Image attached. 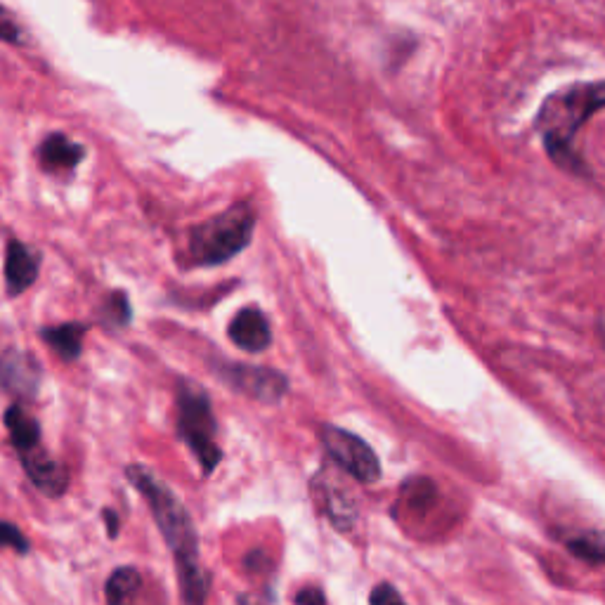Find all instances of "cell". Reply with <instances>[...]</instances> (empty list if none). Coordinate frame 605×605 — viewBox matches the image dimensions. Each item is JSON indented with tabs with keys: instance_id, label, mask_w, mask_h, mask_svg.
Returning a JSON list of instances; mask_svg holds the SVG:
<instances>
[{
	"instance_id": "obj_3",
	"label": "cell",
	"mask_w": 605,
	"mask_h": 605,
	"mask_svg": "<svg viewBox=\"0 0 605 605\" xmlns=\"http://www.w3.org/2000/svg\"><path fill=\"white\" fill-rule=\"evenodd\" d=\"M178 431L180 438L187 442V447L199 459L206 473H211L218 466L220 447L216 442V419H213L211 402L206 393L190 381L178 383Z\"/></svg>"
},
{
	"instance_id": "obj_20",
	"label": "cell",
	"mask_w": 605,
	"mask_h": 605,
	"mask_svg": "<svg viewBox=\"0 0 605 605\" xmlns=\"http://www.w3.org/2000/svg\"><path fill=\"white\" fill-rule=\"evenodd\" d=\"M596 336L598 341H601V346L605 348V308H601V312H598L596 317Z\"/></svg>"
},
{
	"instance_id": "obj_5",
	"label": "cell",
	"mask_w": 605,
	"mask_h": 605,
	"mask_svg": "<svg viewBox=\"0 0 605 605\" xmlns=\"http://www.w3.org/2000/svg\"><path fill=\"white\" fill-rule=\"evenodd\" d=\"M220 379L230 383L234 390L249 395L253 400L277 402L289 390V381L284 374L272 372L268 367H251V364H220Z\"/></svg>"
},
{
	"instance_id": "obj_17",
	"label": "cell",
	"mask_w": 605,
	"mask_h": 605,
	"mask_svg": "<svg viewBox=\"0 0 605 605\" xmlns=\"http://www.w3.org/2000/svg\"><path fill=\"white\" fill-rule=\"evenodd\" d=\"M369 601H372L374 605L376 603H402V596L395 591L390 584H381V587H376L372 591V596H369Z\"/></svg>"
},
{
	"instance_id": "obj_7",
	"label": "cell",
	"mask_w": 605,
	"mask_h": 605,
	"mask_svg": "<svg viewBox=\"0 0 605 605\" xmlns=\"http://www.w3.org/2000/svg\"><path fill=\"white\" fill-rule=\"evenodd\" d=\"M22 466L29 476L31 483H34L38 490L48 497H60V494L67 492L69 487V473L60 461H55L48 452L41 450V447H34V450L22 452Z\"/></svg>"
},
{
	"instance_id": "obj_13",
	"label": "cell",
	"mask_w": 605,
	"mask_h": 605,
	"mask_svg": "<svg viewBox=\"0 0 605 605\" xmlns=\"http://www.w3.org/2000/svg\"><path fill=\"white\" fill-rule=\"evenodd\" d=\"M140 584H142V577L135 568L114 570L112 575H109L107 587H104V591H107V601L112 605L128 601V598H133L135 594H138Z\"/></svg>"
},
{
	"instance_id": "obj_6",
	"label": "cell",
	"mask_w": 605,
	"mask_h": 605,
	"mask_svg": "<svg viewBox=\"0 0 605 605\" xmlns=\"http://www.w3.org/2000/svg\"><path fill=\"white\" fill-rule=\"evenodd\" d=\"M41 364L31 353L10 348L0 355V388L15 398H34L41 388Z\"/></svg>"
},
{
	"instance_id": "obj_12",
	"label": "cell",
	"mask_w": 605,
	"mask_h": 605,
	"mask_svg": "<svg viewBox=\"0 0 605 605\" xmlns=\"http://www.w3.org/2000/svg\"><path fill=\"white\" fill-rule=\"evenodd\" d=\"M88 334V324L67 322L60 327H48L41 331L43 341L55 350L62 360H76L83 353V336Z\"/></svg>"
},
{
	"instance_id": "obj_11",
	"label": "cell",
	"mask_w": 605,
	"mask_h": 605,
	"mask_svg": "<svg viewBox=\"0 0 605 605\" xmlns=\"http://www.w3.org/2000/svg\"><path fill=\"white\" fill-rule=\"evenodd\" d=\"M5 426H8L12 447L22 454L41 445V426L22 405L5 409Z\"/></svg>"
},
{
	"instance_id": "obj_14",
	"label": "cell",
	"mask_w": 605,
	"mask_h": 605,
	"mask_svg": "<svg viewBox=\"0 0 605 605\" xmlns=\"http://www.w3.org/2000/svg\"><path fill=\"white\" fill-rule=\"evenodd\" d=\"M104 317L116 324V327H126L130 322V303L123 291H114V294L107 298V303H104Z\"/></svg>"
},
{
	"instance_id": "obj_15",
	"label": "cell",
	"mask_w": 605,
	"mask_h": 605,
	"mask_svg": "<svg viewBox=\"0 0 605 605\" xmlns=\"http://www.w3.org/2000/svg\"><path fill=\"white\" fill-rule=\"evenodd\" d=\"M0 546L3 549H15L17 554H29L31 549L29 539L22 535V530L17 525L5 523V520H0Z\"/></svg>"
},
{
	"instance_id": "obj_18",
	"label": "cell",
	"mask_w": 605,
	"mask_h": 605,
	"mask_svg": "<svg viewBox=\"0 0 605 605\" xmlns=\"http://www.w3.org/2000/svg\"><path fill=\"white\" fill-rule=\"evenodd\" d=\"M296 603H301V605H308V603H317V605H322V603H327V596H324L320 589H312V587H308V589L298 591V594H296Z\"/></svg>"
},
{
	"instance_id": "obj_2",
	"label": "cell",
	"mask_w": 605,
	"mask_h": 605,
	"mask_svg": "<svg viewBox=\"0 0 605 605\" xmlns=\"http://www.w3.org/2000/svg\"><path fill=\"white\" fill-rule=\"evenodd\" d=\"M256 230V213L249 204L227 208L220 216L194 227L190 253L199 265H223L251 244Z\"/></svg>"
},
{
	"instance_id": "obj_16",
	"label": "cell",
	"mask_w": 605,
	"mask_h": 605,
	"mask_svg": "<svg viewBox=\"0 0 605 605\" xmlns=\"http://www.w3.org/2000/svg\"><path fill=\"white\" fill-rule=\"evenodd\" d=\"M0 41L12 43V45H22L24 43L22 24L17 22V17L12 15V12L5 8V5H0Z\"/></svg>"
},
{
	"instance_id": "obj_10",
	"label": "cell",
	"mask_w": 605,
	"mask_h": 605,
	"mask_svg": "<svg viewBox=\"0 0 605 605\" xmlns=\"http://www.w3.org/2000/svg\"><path fill=\"white\" fill-rule=\"evenodd\" d=\"M83 156H86V147H81L64 133L48 135L38 147V161L50 173L71 171V168L81 164Z\"/></svg>"
},
{
	"instance_id": "obj_1",
	"label": "cell",
	"mask_w": 605,
	"mask_h": 605,
	"mask_svg": "<svg viewBox=\"0 0 605 605\" xmlns=\"http://www.w3.org/2000/svg\"><path fill=\"white\" fill-rule=\"evenodd\" d=\"M126 476L135 485V490L145 497L161 535L171 546L175 563H178L182 598L187 603H204L208 596V575L199 563V539L190 513L171 492V487L161 483L149 468L128 466Z\"/></svg>"
},
{
	"instance_id": "obj_9",
	"label": "cell",
	"mask_w": 605,
	"mask_h": 605,
	"mask_svg": "<svg viewBox=\"0 0 605 605\" xmlns=\"http://www.w3.org/2000/svg\"><path fill=\"white\" fill-rule=\"evenodd\" d=\"M38 279V256L29 246L12 239L5 246V286L8 296L17 298L29 291Z\"/></svg>"
},
{
	"instance_id": "obj_19",
	"label": "cell",
	"mask_w": 605,
	"mask_h": 605,
	"mask_svg": "<svg viewBox=\"0 0 605 605\" xmlns=\"http://www.w3.org/2000/svg\"><path fill=\"white\" fill-rule=\"evenodd\" d=\"M102 518H104V523H107V530H109V537H116L119 535V518H116V513L114 511H104L102 513Z\"/></svg>"
},
{
	"instance_id": "obj_4",
	"label": "cell",
	"mask_w": 605,
	"mask_h": 605,
	"mask_svg": "<svg viewBox=\"0 0 605 605\" xmlns=\"http://www.w3.org/2000/svg\"><path fill=\"white\" fill-rule=\"evenodd\" d=\"M322 445L331 459L336 461L350 478L369 485L381 478V464L372 447L360 435L343 431L338 426H322Z\"/></svg>"
},
{
	"instance_id": "obj_8",
	"label": "cell",
	"mask_w": 605,
	"mask_h": 605,
	"mask_svg": "<svg viewBox=\"0 0 605 605\" xmlns=\"http://www.w3.org/2000/svg\"><path fill=\"white\" fill-rule=\"evenodd\" d=\"M230 341L244 353H263V350L270 348L272 343V329L268 317L263 315L258 308H244L234 315V320L230 322Z\"/></svg>"
}]
</instances>
